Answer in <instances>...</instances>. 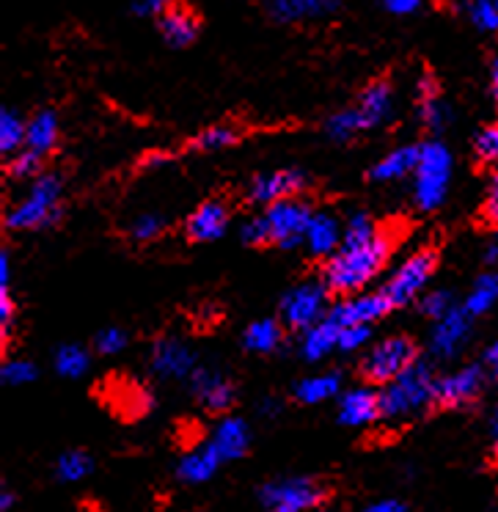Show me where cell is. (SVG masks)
Returning <instances> with one entry per match:
<instances>
[{
  "label": "cell",
  "mask_w": 498,
  "mask_h": 512,
  "mask_svg": "<svg viewBox=\"0 0 498 512\" xmlns=\"http://www.w3.org/2000/svg\"><path fill=\"white\" fill-rule=\"evenodd\" d=\"M397 237L391 232H377L369 243L355 248H339L336 256L325 265V287L333 295H353L369 281L375 279L380 270L386 268L388 256L394 251Z\"/></svg>",
  "instance_id": "6da1fadb"
},
{
  "label": "cell",
  "mask_w": 498,
  "mask_h": 512,
  "mask_svg": "<svg viewBox=\"0 0 498 512\" xmlns=\"http://www.w3.org/2000/svg\"><path fill=\"white\" fill-rule=\"evenodd\" d=\"M432 389H435V380H432L430 369L413 364L397 380H391L388 389H383V394H380V416L399 419L405 413L419 411L427 402H432Z\"/></svg>",
  "instance_id": "7a4b0ae2"
},
{
  "label": "cell",
  "mask_w": 498,
  "mask_h": 512,
  "mask_svg": "<svg viewBox=\"0 0 498 512\" xmlns=\"http://www.w3.org/2000/svg\"><path fill=\"white\" fill-rule=\"evenodd\" d=\"M61 179L39 177L34 182L31 193L25 196L6 218L9 229H42L53 226L61 218Z\"/></svg>",
  "instance_id": "3957f363"
},
{
  "label": "cell",
  "mask_w": 498,
  "mask_h": 512,
  "mask_svg": "<svg viewBox=\"0 0 498 512\" xmlns=\"http://www.w3.org/2000/svg\"><path fill=\"white\" fill-rule=\"evenodd\" d=\"M452 174V155L446 152V146L438 141L421 146L419 166H416V204L421 210H435L446 196Z\"/></svg>",
  "instance_id": "277c9868"
},
{
  "label": "cell",
  "mask_w": 498,
  "mask_h": 512,
  "mask_svg": "<svg viewBox=\"0 0 498 512\" xmlns=\"http://www.w3.org/2000/svg\"><path fill=\"white\" fill-rule=\"evenodd\" d=\"M416 342L408 336H394L386 339L383 345H377L361 364V378L372 386H388L391 380H397L405 369L416 364Z\"/></svg>",
  "instance_id": "5b68a950"
},
{
  "label": "cell",
  "mask_w": 498,
  "mask_h": 512,
  "mask_svg": "<svg viewBox=\"0 0 498 512\" xmlns=\"http://www.w3.org/2000/svg\"><path fill=\"white\" fill-rule=\"evenodd\" d=\"M438 268V251L432 248H424V251H416L410 256L408 262L391 276V281L386 284V295L394 301V306H405L410 303L421 290L424 284L432 279V273Z\"/></svg>",
  "instance_id": "8992f818"
},
{
  "label": "cell",
  "mask_w": 498,
  "mask_h": 512,
  "mask_svg": "<svg viewBox=\"0 0 498 512\" xmlns=\"http://www.w3.org/2000/svg\"><path fill=\"white\" fill-rule=\"evenodd\" d=\"M267 221H270V229H273V243L281 245V248H292L298 245L300 240H306V232H309V223L314 218V212L306 201H298L295 196L292 199H281L267 204Z\"/></svg>",
  "instance_id": "52a82bcc"
},
{
  "label": "cell",
  "mask_w": 498,
  "mask_h": 512,
  "mask_svg": "<svg viewBox=\"0 0 498 512\" xmlns=\"http://www.w3.org/2000/svg\"><path fill=\"white\" fill-rule=\"evenodd\" d=\"M328 496H331V490L314 479H287V482H276L262 490L265 504L276 512L311 510V507H320Z\"/></svg>",
  "instance_id": "ba28073f"
},
{
  "label": "cell",
  "mask_w": 498,
  "mask_h": 512,
  "mask_svg": "<svg viewBox=\"0 0 498 512\" xmlns=\"http://www.w3.org/2000/svg\"><path fill=\"white\" fill-rule=\"evenodd\" d=\"M482 369L468 367L454 372L449 378L435 380V389H432V405L438 408H463L468 402H474L482 391Z\"/></svg>",
  "instance_id": "9c48e42d"
},
{
  "label": "cell",
  "mask_w": 498,
  "mask_h": 512,
  "mask_svg": "<svg viewBox=\"0 0 498 512\" xmlns=\"http://www.w3.org/2000/svg\"><path fill=\"white\" fill-rule=\"evenodd\" d=\"M391 309H397V306H394V301L388 298L386 292H375V295H358L353 301H344L339 306H333L331 312H328V320L339 325V328L361 323L369 325L372 320L386 317Z\"/></svg>",
  "instance_id": "30bf717a"
},
{
  "label": "cell",
  "mask_w": 498,
  "mask_h": 512,
  "mask_svg": "<svg viewBox=\"0 0 498 512\" xmlns=\"http://www.w3.org/2000/svg\"><path fill=\"white\" fill-rule=\"evenodd\" d=\"M325 295H328V287H320V284H306V287H298L295 292H289L287 301L281 306L284 323L289 328H311L314 320L322 314Z\"/></svg>",
  "instance_id": "8fae6325"
},
{
  "label": "cell",
  "mask_w": 498,
  "mask_h": 512,
  "mask_svg": "<svg viewBox=\"0 0 498 512\" xmlns=\"http://www.w3.org/2000/svg\"><path fill=\"white\" fill-rule=\"evenodd\" d=\"M201 20L199 14L182 0H171L160 12V34L171 47H188L199 36Z\"/></svg>",
  "instance_id": "7c38bea8"
},
{
  "label": "cell",
  "mask_w": 498,
  "mask_h": 512,
  "mask_svg": "<svg viewBox=\"0 0 498 512\" xmlns=\"http://www.w3.org/2000/svg\"><path fill=\"white\" fill-rule=\"evenodd\" d=\"M309 188V177L303 171H273L265 177H256L251 185V201L256 204H273V201L292 199Z\"/></svg>",
  "instance_id": "4fadbf2b"
},
{
  "label": "cell",
  "mask_w": 498,
  "mask_h": 512,
  "mask_svg": "<svg viewBox=\"0 0 498 512\" xmlns=\"http://www.w3.org/2000/svg\"><path fill=\"white\" fill-rule=\"evenodd\" d=\"M226 223H229L226 204L223 201H204L185 223V234H188L190 243H210L226 232Z\"/></svg>",
  "instance_id": "5bb4252c"
},
{
  "label": "cell",
  "mask_w": 498,
  "mask_h": 512,
  "mask_svg": "<svg viewBox=\"0 0 498 512\" xmlns=\"http://www.w3.org/2000/svg\"><path fill=\"white\" fill-rule=\"evenodd\" d=\"M193 389L199 394L201 405L210 413L229 411L234 405V386L218 372H207V369H196L193 372Z\"/></svg>",
  "instance_id": "9a60e30c"
},
{
  "label": "cell",
  "mask_w": 498,
  "mask_h": 512,
  "mask_svg": "<svg viewBox=\"0 0 498 512\" xmlns=\"http://www.w3.org/2000/svg\"><path fill=\"white\" fill-rule=\"evenodd\" d=\"M468 317H471V314L465 312L463 306V309H449V312L438 320L435 334H432V350H435L438 356L449 358L460 350L463 339L468 336V328H471Z\"/></svg>",
  "instance_id": "2e32d148"
},
{
  "label": "cell",
  "mask_w": 498,
  "mask_h": 512,
  "mask_svg": "<svg viewBox=\"0 0 498 512\" xmlns=\"http://www.w3.org/2000/svg\"><path fill=\"white\" fill-rule=\"evenodd\" d=\"M152 367L163 378H185V375L193 372V353L185 345L174 342V339H163L155 347Z\"/></svg>",
  "instance_id": "e0dca14e"
},
{
  "label": "cell",
  "mask_w": 498,
  "mask_h": 512,
  "mask_svg": "<svg viewBox=\"0 0 498 512\" xmlns=\"http://www.w3.org/2000/svg\"><path fill=\"white\" fill-rule=\"evenodd\" d=\"M377 416H380V394L366 389L350 391L342 400V408H339V422L347 424V427L375 422Z\"/></svg>",
  "instance_id": "ac0fdd59"
},
{
  "label": "cell",
  "mask_w": 498,
  "mask_h": 512,
  "mask_svg": "<svg viewBox=\"0 0 498 512\" xmlns=\"http://www.w3.org/2000/svg\"><path fill=\"white\" fill-rule=\"evenodd\" d=\"M336 9V0H273V17L281 23L317 20Z\"/></svg>",
  "instance_id": "d6986e66"
},
{
  "label": "cell",
  "mask_w": 498,
  "mask_h": 512,
  "mask_svg": "<svg viewBox=\"0 0 498 512\" xmlns=\"http://www.w3.org/2000/svg\"><path fill=\"white\" fill-rule=\"evenodd\" d=\"M358 111L364 116L366 130L386 119L388 111H391V86H388V80H372V83L361 91Z\"/></svg>",
  "instance_id": "ffe728a7"
},
{
  "label": "cell",
  "mask_w": 498,
  "mask_h": 512,
  "mask_svg": "<svg viewBox=\"0 0 498 512\" xmlns=\"http://www.w3.org/2000/svg\"><path fill=\"white\" fill-rule=\"evenodd\" d=\"M210 446L221 455V460L243 457L245 449H248V427L240 419H226V422L218 424Z\"/></svg>",
  "instance_id": "44dd1931"
},
{
  "label": "cell",
  "mask_w": 498,
  "mask_h": 512,
  "mask_svg": "<svg viewBox=\"0 0 498 512\" xmlns=\"http://www.w3.org/2000/svg\"><path fill=\"white\" fill-rule=\"evenodd\" d=\"M419 155H421V146H402L397 152H391L388 157H383L375 168H372V174L369 177L377 179V182H388V179H399L410 174V171H416L419 166Z\"/></svg>",
  "instance_id": "7402d4cb"
},
{
  "label": "cell",
  "mask_w": 498,
  "mask_h": 512,
  "mask_svg": "<svg viewBox=\"0 0 498 512\" xmlns=\"http://www.w3.org/2000/svg\"><path fill=\"white\" fill-rule=\"evenodd\" d=\"M339 334H342V328L336 323H331L328 317H325L322 323L306 328L303 356L309 358V361H317V358H322L325 353H331L333 347H339Z\"/></svg>",
  "instance_id": "603a6c76"
},
{
  "label": "cell",
  "mask_w": 498,
  "mask_h": 512,
  "mask_svg": "<svg viewBox=\"0 0 498 512\" xmlns=\"http://www.w3.org/2000/svg\"><path fill=\"white\" fill-rule=\"evenodd\" d=\"M58 144V119L53 111L36 113L28 122V149L39 155H50Z\"/></svg>",
  "instance_id": "cb8c5ba5"
},
{
  "label": "cell",
  "mask_w": 498,
  "mask_h": 512,
  "mask_svg": "<svg viewBox=\"0 0 498 512\" xmlns=\"http://www.w3.org/2000/svg\"><path fill=\"white\" fill-rule=\"evenodd\" d=\"M339 226L333 221L331 215H314L309 223V232H306V243L314 256H328L339 243Z\"/></svg>",
  "instance_id": "d4e9b609"
},
{
  "label": "cell",
  "mask_w": 498,
  "mask_h": 512,
  "mask_svg": "<svg viewBox=\"0 0 498 512\" xmlns=\"http://www.w3.org/2000/svg\"><path fill=\"white\" fill-rule=\"evenodd\" d=\"M281 336H284V331H281V325L276 320H259L245 331L243 342L254 353H273L281 345Z\"/></svg>",
  "instance_id": "484cf974"
},
{
  "label": "cell",
  "mask_w": 498,
  "mask_h": 512,
  "mask_svg": "<svg viewBox=\"0 0 498 512\" xmlns=\"http://www.w3.org/2000/svg\"><path fill=\"white\" fill-rule=\"evenodd\" d=\"M218 466H221V455L210 446L204 452L185 457L182 466H179V477L185 479V482H204V479H210L218 471Z\"/></svg>",
  "instance_id": "4316f807"
},
{
  "label": "cell",
  "mask_w": 498,
  "mask_h": 512,
  "mask_svg": "<svg viewBox=\"0 0 498 512\" xmlns=\"http://www.w3.org/2000/svg\"><path fill=\"white\" fill-rule=\"evenodd\" d=\"M25 141H28V127H25L23 119L12 111L0 113V152L14 155Z\"/></svg>",
  "instance_id": "83f0119b"
},
{
  "label": "cell",
  "mask_w": 498,
  "mask_h": 512,
  "mask_svg": "<svg viewBox=\"0 0 498 512\" xmlns=\"http://www.w3.org/2000/svg\"><path fill=\"white\" fill-rule=\"evenodd\" d=\"M243 138L240 130H234V127H210V130H204L196 138H190L188 141V152H212V149H223V146H232L237 144Z\"/></svg>",
  "instance_id": "f1b7e54d"
},
{
  "label": "cell",
  "mask_w": 498,
  "mask_h": 512,
  "mask_svg": "<svg viewBox=\"0 0 498 512\" xmlns=\"http://www.w3.org/2000/svg\"><path fill=\"white\" fill-rule=\"evenodd\" d=\"M498 301V276L493 273H487L482 279L476 281L474 292L468 295V301H465V312L476 317V314H485L493 303Z\"/></svg>",
  "instance_id": "f546056e"
},
{
  "label": "cell",
  "mask_w": 498,
  "mask_h": 512,
  "mask_svg": "<svg viewBox=\"0 0 498 512\" xmlns=\"http://www.w3.org/2000/svg\"><path fill=\"white\" fill-rule=\"evenodd\" d=\"M325 130H328V135H331L333 141H350L355 133L366 130V124L358 108H347V111L331 116L328 124H325Z\"/></svg>",
  "instance_id": "4dcf8cb0"
},
{
  "label": "cell",
  "mask_w": 498,
  "mask_h": 512,
  "mask_svg": "<svg viewBox=\"0 0 498 512\" xmlns=\"http://www.w3.org/2000/svg\"><path fill=\"white\" fill-rule=\"evenodd\" d=\"M339 391V378L336 375H320V378H309L300 383L295 389V397L306 405H314V402H322L333 397Z\"/></svg>",
  "instance_id": "1f68e13d"
},
{
  "label": "cell",
  "mask_w": 498,
  "mask_h": 512,
  "mask_svg": "<svg viewBox=\"0 0 498 512\" xmlns=\"http://www.w3.org/2000/svg\"><path fill=\"white\" fill-rule=\"evenodd\" d=\"M42 163H45V155H39L34 149H23L9 160L6 166V174L12 179H31L42 171Z\"/></svg>",
  "instance_id": "d6a6232c"
},
{
  "label": "cell",
  "mask_w": 498,
  "mask_h": 512,
  "mask_svg": "<svg viewBox=\"0 0 498 512\" xmlns=\"http://www.w3.org/2000/svg\"><path fill=\"white\" fill-rule=\"evenodd\" d=\"M86 367H89V356L78 345H67L58 350L56 369L64 378H78L86 372Z\"/></svg>",
  "instance_id": "836d02e7"
},
{
  "label": "cell",
  "mask_w": 498,
  "mask_h": 512,
  "mask_svg": "<svg viewBox=\"0 0 498 512\" xmlns=\"http://www.w3.org/2000/svg\"><path fill=\"white\" fill-rule=\"evenodd\" d=\"M375 234L377 229L375 223H372V218L364 215V212H358L353 221H350V226H347V232L342 234V248H355V245L369 243Z\"/></svg>",
  "instance_id": "e575fe53"
},
{
  "label": "cell",
  "mask_w": 498,
  "mask_h": 512,
  "mask_svg": "<svg viewBox=\"0 0 498 512\" xmlns=\"http://www.w3.org/2000/svg\"><path fill=\"white\" fill-rule=\"evenodd\" d=\"M91 471V457L86 452H67L58 460V477L64 482H75L83 479Z\"/></svg>",
  "instance_id": "d590c367"
},
{
  "label": "cell",
  "mask_w": 498,
  "mask_h": 512,
  "mask_svg": "<svg viewBox=\"0 0 498 512\" xmlns=\"http://www.w3.org/2000/svg\"><path fill=\"white\" fill-rule=\"evenodd\" d=\"M476 160L482 166H498V122L485 127L482 133L476 135Z\"/></svg>",
  "instance_id": "8d00e7d4"
},
{
  "label": "cell",
  "mask_w": 498,
  "mask_h": 512,
  "mask_svg": "<svg viewBox=\"0 0 498 512\" xmlns=\"http://www.w3.org/2000/svg\"><path fill=\"white\" fill-rule=\"evenodd\" d=\"M468 14H471L476 28L490 31V34L498 31V0H471Z\"/></svg>",
  "instance_id": "74e56055"
},
{
  "label": "cell",
  "mask_w": 498,
  "mask_h": 512,
  "mask_svg": "<svg viewBox=\"0 0 498 512\" xmlns=\"http://www.w3.org/2000/svg\"><path fill=\"white\" fill-rule=\"evenodd\" d=\"M163 232H166V221L160 215H141L130 226V237H133L135 243H149V240H155Z\"/></svg>",
  "instance_id": "f35d334b"
},
{
  "label": "cell",
  "mask_w": 498,
  "mask_h": 512,
  "mask_svg": "<svg viewBox=\"0 0 498 512\" xmlns=\"http://www.w3.org/2000/svg\"><path fill=\"white\" fill-rule=\"evenodd\" d=\"M243 240L248 245H256V248H265V245H276L273 243V229H270V221L267 215H259L251 223L243 226Z\"/></svg>",
  "instance_id": "ab89813d"
},
{
  "label": "cell",
  "mask_w": 498,
  "mask_h": 512,
  "mask_svg": "<svg viewBox=\"0 0 498 512\" xmlns=\"http://www.w3.org/2000/svg\"><path fill=\"white\" fill-rule=\"evenodd\" d=\"M452 295L449 292H432V295H427L424 301H421V312L427 314V317H432V320H441L443 314L452 309Z\"/></svg>",
  "instance_id": "60d3db41"
},
{
  "label": "cell",
  "mask_w": 498,
  "mask_h": 512,
  "mask_svg": "<svg viewBox=\"0 0 498 512\" xmlns=\"http://www.w3.org/2000/svg\"><path fill=\"white\" fill-rule=\"evenodd\" d=\"M127 345V336L119 328H105L100 336H97V350H100L102 356H113V353H119L122 347Z\"/></svg>",
  "instance_id": "b9f144b4"
},
{
  "label": "cell",
  "mask_w": 498,
  "mask_h": 512,
  "mask_svg": "<svg viewBox=\"0 0 498 512\" xmlns=\"http://www.w3.org/2000/svg\"><path fill=\"white\" fill-rule=\"evenodd\" d=\"M366 339H369V325H344L342 334H339V347L342 350H355V347L366 345Z\"/></svg>",
  "instance_id": "7bdbcfd3"
},
{
  "label": "cell",
  "mask_w": 498,
  "mask_h": 512,
  "mask_svg": "<svg viewBox=\"0 0 498 512\" xmlns=\"http://www.w3.org/2000/svg\"><path fill=\"white\" fill-rule=\"evenodd\" d=\"M36 378L34 364H25V361H14V364H6L3 367V380L12 383V386H20V383H28V380Z\"/></svg>",
  "instance_id": "ee69618b"
},
{
  "label": "cell",
  "mask_w": 498,
  "mask_h": 512,
  "mask_svg": "<svg viewBox=\"0 0 498 512\" xmlns=\"http://www.w3.org/2000/svg\"><path fill=\"white\" fill-rule=\"evenodd\" d=\"M482 221L487 226H498V174L490 182V190H487V199L482 204Z\"/></svg>",
  "instance_id": "f6af8a7d"
},
{
  "label": "cell",
  "mask_w": 498,
  "mask_h": 512,
  "mask_svg": "<svg viewBox=\"0 0 498 512\" xmlns=\"http://www.w3.org/2000/svg\"><path fill=\"white\" fill-rule=\"evenodd\" d=\"M443 119H446V113H443V108L438 105V100L421 102V122L427 124L432 133H438V130H441Z\"/></svg>",
  "instance_id": "bcb514c9"
},
{
  "label": "cell",
  "mask_w": 498,
  "mask_h": 512,
  "mask_svg": "<svg viewBox=\"0 0 498 512\" xmlns=\"http://www.w3.org/2000/svg\"><path fill=\"white\" fill-rule=\"evenodd\" d=\"M0 325H3V339H6L9 328L14 325V301L6 287H3V292H0Z\"/></svg>",
  "instance_id": "7dc6e473"
},
{
  "label": "cell",
  "mask_w": 498,
  "mask_h": 512,
  "mask_svg": "<svg viewBox=\"0 0 498 512\" xmlns=\"http://www.w3.org/2000/svg\"><path fill=\"white\" fill-rule=\"evenodd\" d=\"M441 97V86H438V80L432 72H424L419 80V102H432Z\"/></svg>",
  "instance_id": "c3c4849f"
},
{
  "label": "cell",
  "mask_w": 498,
  "mask_h": 512,
  "mask_svg": "<svg viewBox=\"0 0 498 512\" xmlns=\"http://www.w3.org/2000/svg\"><path fill=\"white\" fill-rule=\"evenodd\" d=\"M421 0H383V6H386L391 14H410L419 9Z\"/></svg>",
  "instance_id": "681fc988"
},
{
  "label": "cell",
  "mask_w": 498,
  "mask_h": 512,
  "mask_svg": "<svg viewBox=\"0 0 498 512\" xmlns=\"http://www.w3.org/2000/svg\"><path fill=\"white\" fill-rule=\"evenodd\" d=\"M168 160H171V155H168V152H149V155H144L141 160H138V168H141V171H146V168L163 166V163H168Z\"/></svg>",
  "instance_id": "f907efd6"
},
{
  "label": "cell",
  "mask_w": 498,
  "mask_h": 512,
  "mask_svg": "<svg viewBox=\"0 0 498 512\" xmlns=\"http://www.w3.org/2000/svg\"><path fill=\"white\" fill-rule=\"evenodd\" d=\"M171 0H138L135 3V12L138 14H160L166 9Z\"/></svg>",
  "instance_id": "816d5d0a"
},
{
  "label": "cell",
  "mask_w": 498,
  "mask_h": 512,
  "mask_svg": "<svg viewBox=\"0 0 498 512\" xmlns=\"http://www.w3.org/2000/svg\"><path fill=\"white\" fill-rule=\"evenodd\" d=\"M405 510V504L402 501H380V504H372L369 512H402Z\"/></svg>",
  "instance_id": "f5cc1de1"
},
{
  "label": "cell",
  "mask_w": 498,
  "mask_h": 512,
  "mask_svg": "<svg viewBox=\"0 0 498 512\" xmlns=\"http://www.w3.org/2000/svg\"><path fill=\"white\" fill-rule=\"evenodd\" d=\"M487 364L496 369V375H498V342L487 350Z\"/></svg>",
  "instance_id": "db71d44e"
},
{
  "label": "cell",
  "mask_w": 498,
  "mask_h": 512,
  "mask_svg": "<svg viewBox=\"0 0 498 512\" xmlns=\"http://www.w3.org/2000/svg\"><path fill=\"white\" fill-rule=\"evenodd\" d=\"M490 89H493V97L498 100V56L493 61V80H490Z\"/></svg>",
  "instance_id": "11a10c76"
},
{
  "label": "cell",
  "mask_w": 498,
  "mask_h": 512,
  "mask_svg": "<svg viewBox=\"0 0 498 512\" xmlns=\"http://www.w3.org/2000/svg\"><path fill=\"white\" fill-rule=\"evenodd\" d=\"M487 262H498V240L487 245Z\"/></svg>",
  "instance_id": "9f6ffc18"
},
{
  "label": "cell",
  "mask_w": 498,
  "mask_h": 512,
  "mask_svg": "<svg viewBox=\"0 0 498 512\" xmlns=\"http://www.w3.org/2000/svg\"><path fill=\"white\" fill-rule=\"evenodd\" d=\"M490 430H493V446H496V455H498V411L493 416V424H490Z\"/></svg>",
  "instance_id": "6f0895ef"
},
{
  "label": "cell",
  "mask_w": 498,
  "mask_h": 512,
  "mask_svg": "<svg viewBox=\"0 0 498 512\" xmlns=\"http://www.w3.org/2000/svg\"><path fill=\"white\" fill-rule=\"evenodd\" d=\"M0 507H3V510H6V507H12V496H6V493H3V501H0Z\"/></svg>",
  "instance_id": "680465c9"
}]
</instances>
